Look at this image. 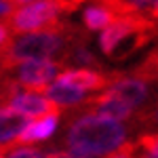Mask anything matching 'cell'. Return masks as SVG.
I'll return each instance as SVG.
<instances>
[{
    "label": "cell",
    "mask_w": 158,
    "mask_h": 158,
    "mask_svg": "<svg viewBox=\"0 0 158 158\" xmlns=\"http://www.w3.org/2000/svg\"><path fill=\"white\" fill-rule=\"evenodd\" d=\"M80 36L86 34L61 21L53 27L19 34L0 49V72H9L17 61L23 59H53V55H59L61 59L68 44Z\"/></svg>",
    "instance_id": "6da1fadb"
},
{
    "label": "cell",
    "mask_w": 158,
    "mask_h": 158,
    "mask_svg": "<svg viewBox=\"0 0 158 158\" xmlns=\"http://www.w3.org/2000/svg\"><path fill=\"white\" fill-rule=\"evenodd\" d=\"M63 141L70 150L86 156H108L127 143V129L120 120L85 112L70 122Z\"/></svg>",
    "instance_id": "7a4b0ae2"
},
{
    "label": "cell",
    "mask_w": 158,
    "mask_h": 158,
    "mask_svg": "<svg viewBox=\"0 0 158 158\" xmlns=\"http://www.w3.org/2000/svg\"><path fill=\"white\" fill-rule=\"evenodd\" d=\"M156 32L154 17L150 15H118L99 34V49L112 59H122L146 44Z\"/></svg>",
    "instance_id": "3957f363"
},
{
    "label": "cell",
    "mask_w": 158,
    "mask_h": 158,
    "mask_svg": "<svg viewBox=\"0 0 158 158\" xmlns=\"http://www.w3.org/2000/svg\"><path fill=\"white\" fill-rule=\"evenodd\" d=\"M70 11L72 9H70L68 0H36V2L21 4L19 9H15L9 15V25L17 34L36 32V30L57 25L61 15Z\"/></svg>",
    "instance_id": "277c9868"
},
{
    "label": "cell",
    "mask_w": 158,
    "mask_h": 158,
    "mask_svg": "<svg viewBox=\"0 0 158 158\" xmlns=\"http://www.w3.org/2000/svg\"><path fill=\"white\" fill-rule=\"evenodd\" d=\"M61 70L63 63L59 59H23L17 61L9 72L23 89L40 91L47 89L59 76Z\"/></svg>",
    "instance_id": "5b68a950"
},
{
    "label": "cell",
    "mask_w": 158,
    "mask_h": 158,
    "mask_svg": "<svg viewBox=\"0 0 158 158\" xmlns=\"http://www.w3.org/2000/svg\"><path fill=\"white\" fill-rule=\"evenodd\" d=\"M148 82L150 80L139 76V74H131V76H127V74H110V82L103 91L120 97L122 101L131 103L137 110L150 97V85Z\"/></svg>",
    "instance_id": "8992f818"
},
{
    "label": "cell",
    "mask_w": 158,
    "mask_h": 158,
    "mask_svg": "<svg viewBox=\"0 0 158 158\" xmlns=\"http://www.w3.org/2000/svg\"><path fill=\"white\" fill-rule=\"evenodd\" d=\"M6 106L15 108L19 114H23L27 120L40 118V116H44V114H51V112H61L47 95H42L40 91L23 89V86H19L11 97H9Z\"/></svg>",
    "instance_id": "52a82bcc"
},
{
    "label": "cell",
    "mask_w": 158,
    "mask_h": 158,
    "mask_svg": "<svg viewBox=\"0 0 158 158\" xmlns=\"http://www.w3.org/2000/svg\"><path fill=\"white\" fill-rule=\"evenodd\" d=\"M85 112L101 114V116H108L114 120H131L135 114V108L108 91H99V95L89 97V101L85 103Z\"/></svg>",
    "instance_id": "ba28073f"
},
{
    "label": "cell",
    "mask_w": 158,
    "mask_h": 158,
    "mask_svg": "<svg viewBox=\"0 0 158 158\" xmlns=\"http://www.w3.org/2000/svg\"><path fill=\"white\" fill-rule=\"evenodd\" d=\"M55 80L68 82V85L80 86L85 91H103L110 82V74H101L95 72L91 68H70V70H61L59 76Z\"/></svg>",
    "instance_id": "9c48e42d"
},
{
    "label": "cell",
    "mask_w": 158,
    "mask_h": 158,
    "mask_svg": "<svg viewBox=\"0 0 158 158\" xmlns=\"http://www.w3.org/2000/svg\"><path fill=\"white\" fill-rule=\"evenodd\" d=\"M44 95L59 110L78 108V106H85L86 101H89V91L80 89V86L68 85V82H61V80H55L53 85L47 86L44 89Z\"/></svg>",
    "instance_id": "30bf717a"
},
{
    "label": "cell",
    "mask_w": 158,
    "mask_h": 158,
    "mask_svg": "<svg viewBox=\"0 0 158 158\" xmlns=\"http://www.w3.org/2000/svg\"><path fill=\"white\" fill-rule=\"evenodd\" d=\"M59 116L61 112H51V114H44L40 118H32L27 120V124L23 127L21 135L17 137L15 143H36V141H44L49 139L51 135L57 131V124H59Z\"/></svg>",
    "instance_id": "8fae6325"
},
{
    "label": "cell",
    "mask_w": 158,
    "mask_h": 158,
    "mask_svg": "<svg viewBox=\"0 0 158 158\" xmlns=\"http://www.w3.org/2000/svg\"><path fill=\"white\" fill-rule=\"evenodd\" d=\"M25 124H27V118L23 114H19L11 106H0V148L4 150L13 146Z\"/></svg>",
    "instance_id": "7c38bea8"
},
{
    "label": "cell",
    "mask_w": 158,
    "mask_h": 158,
    "mask_svg": "<svg viewBox=\"0 0 158 158\" xmlns=\"http://www.w3.org/2000/svg\"><path fill=\"white\" fill-rule=\"evenodd\" d=\"M118 17V13L103 0H95L93 4H89L82 11V23L91 32H101L103 27H108L114 19Z\"/></svg>",
    "instance_id": "4fadbf2b"
},
{
    "label": "cell",
    "mask_w": 158,
    "mask_h": 158,
    "mask_svg": "<svg viewBox=\"0 0 158 158\" xmlns=\"http://www.w3.org/2000/svg\"><path fill=\"white\" fill-rule=\"evenodd\" d=\"M4 150H9L4 158H47L44 152H40L36 148H30L27 143H13Z\"/></svg>",
    "instance_id": "5bb4252c"
},
{
    "label": "cell",
    "mask_w": 158,
    "mask_h": 158,
    "mask_svg": "<svg viewBox=\"0 0 158 158\" xmlns=\"http://www.w3.org/2000/svg\"><path fill=\"white\" fill-rule=\"evenodd\" d=\"M135 146L141 148V150H148V152L158 154V133H143L139 139H137Z\"/></svg>",
    "instance_id": "9a60e30c"
},
{
    "label": "cell",
    "mask_w": 158,
    "mask_h": 158,
    "mask_svg": "<svg viewBox=\"0 0 158 158\" xmlns=\"http://www.w3.org/2000/svg\"><path fill=\"white\" fill-rule=\"evenodd\" d=\"M139 120H141V124H146L150 129H158V99L154 106H150L146 112H141Z\"/></svg>",
    "instance_id": "2e32d148"
},
{
    "label": "cell",
    "mask_w": 158,
    "mask_h": 158,
    "mask_svg": "<svg viewBox=\"0 0 158 158\" xmlns=\"http://www.w3.org/2000/svg\"><path fill=\"white\" fill-rule=\"evenodd\" d=\"M108 158H137L135 156V143H124L116 152L108 154Z\"/></svg>",
    "instance_id": "e0dca14e"
},
{
    "label": "cell",
    "mask_w": 158,
    "mask_h": 158,
    "mask_svg": "<svg viewBox=\"0 0 158 158\" xmlns=\"http://www.w3.org/2000/svg\"><path fill=\"white\" fill-rule=\"evenodd\" d=\"M13 40V30L9 23H0V49H4Z\"/></svg>",
    "instance_id": "ac0fdd59"
},
{
    "label": "cell",
    "mask_w": 158,
    "mask_h": 158,
    "mask_svg": "<svg viewBox=\"0 0 158 158\" xmlns=\"http://www.w3.org/2000/svg\"><path fill=\"white\" fill-rule=\"evenodd\" d=\"M150 17H154V19H158V0L154 2V6H152V11H150Z\"/></svg>",
    "instance_id": "d6986e66"
},
{
    "label": "cell",
    "mask_w": 158,
    "mask_h": 158,
    "mask_svg": "<svg viewBox=\"0 0 158 158\" xmlns=\"http://www.w3.org/2000/svg\"><path fill=\"white\" fill-rule=\"evenodd\" d=\"M17 6H21V4H30V2H36V0H13Z\"/></svg>",
    "instance_id": "ffe728a7"
},
{
    "label": "cell",
    "mask_w": 158,
    "mask_h": 158,
    "mask_svg": "<svg viewBox=\"0 0 158 158\" xmlns=\"http://www.w3.org/2000/svg\"><path fill=\"white\" fill-rule=\"evenodd\" d=\"M0 158H4V150L2 148H0Z\"/></svg>",
    "instance_id": "44dd1931"
}]
</instances>
